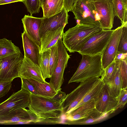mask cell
Listing matches in <instances>:
<instances>
[{
	"mask_svg": "<svg viewBox=\"0 0 127 127\" xmlns=\"http://www.w3.org/2000/svg\"><path fill=\"white\" fill-rule=\"evenodd\" d=\"M19 75L20 78H32L43 83L46 82L39 66L24 56L20 69Z\"/></svg>",
	"mask_w": 127,
	"mask_h": 127,
	"instance_id": "17",
	"label": "cell"
},
{
	"mask_svg": "<svg viewBox=\"0 0 127 127\" xmlns=\"http://www.w3.org/2000/svg\"><path fill=\"white\" fill-rule=\"evenodd\" d=\"M104 84L103 81L100 78L92 89L77 105L72 110L77 108L83 104L91 100H96Z\"/></svg>",
	"mask_w": 127,
	"mask_h": 127,
	"instance_id": "23",
	"label": "cell"
},
{
	"mask_svg": "<svg viewBox=\"0 0 127 127\" xmlns=\"http://www.w3.org/2000/svg\"></svg>",
	"mask_w": 127,
	"mask_h": 127,
	"instance_id": "42",
	"label": "cell"
},
{
	"mask_svg": "<svg viewBox=\"0 0 127 127\" xmlns=\"http://www.w3.org/2000/svg\"><path fill=\"white\" fill-rule=\"evenodd\" d=\"M42 18L25 15L22 19L24 31L29 37L40 47L41 40L39 36V30Z\"/></svg>",
	"mask_w": 127,
	"mask_h": 127,
	"instance_id": "16",
	"label": "cell"
},
{
	"mask_svg": "<svg viewBox=\"0 0 127 127\" xmlns=\"http://www.w3.org/2000/svg\"><path fill=\"white\" fill-rule=\"evenodd\" d=\"M114 31L103 29L91 37L78 53L81 55L91 56L101 53Z\"/></svg>",
	"mask_w": 127,
	"mask_h": 127,
	"instance_id": "8",
	"label": "cell"
},
{
	"mask_svg": "<svg viewBox=\"0 0 127 127\" xmlns=\"http://www.w3.org/2000/svg\"><path fill=\"white\" fill-rule=\"evenodd\" d=\"M79 0H64V7L68 12L70 11L72 7Z\"/></svg>",
	"mask_w": 127,
	"mask_h": 127,
	"instance_id": "36",
	"label": "cell"
},
{
	"mask_svg": "<svg viewBox=\"0 0 127 127\" xmlns=\"http://www.w3.org/2000/svg\"><path fill=\"white\" fill-rule=\"evenodd\" d=\"M127 59L120 60V67L122 89L127 88Z\"/></svg>",
	"mask_w": 127,
	"mask_h": 127,
	"instance_id": "31",
	"label": "cell"
},
{
	"mask_svg": "<svg viewBox=\"0 0 127 127\" xmlns=\"http://www.w3.org/2000/svg\"><path fill=\"white\" fill-rule=\"evenodd\" d=\"M22 37L24 56L39 66L40 47L29 37L24 31L22 33Z\"/></svg>",
	"mask_w": 127,
	"mask_h": 127,
	"instance_id": "18",
	"label": "cell"
},
{
	"mask_svg": "<svg viewBox=\"0 0 127 127\" xmlns=\"http://www.w3.org/2000/svg\"><path fill=\"white\" fill-rule=\"evenodd\" d=\"M127 88L122 89L117 99L115 111L124 107L127 102Z\"/></svg>",
	"mask_w": 127,
	"mask_h": 127,
	"instance_id": "33",
	"label": "cell"
},
{
	"mask_svg": "<svg viewBox=\"0 0 127 127\" xmlns=\"http://www.w3.org/2000/svg\"><path fill=\"white\" fill-rule=\"evenodd\" d=\"M121 35L120 39L118 53H127V22L123 24Z\"/></svg>",
	"mask_w": 127,
	"mask_h": 127,
	"instance_id": "27",
	"label": "cell"
},
{
	"mask_svg": "<svg viewBox=\"0 0 127 127\" xmlns=\"http://www.w3.org/2000/svg\"><path fill=\"white\" fill-rule=\"evenodd\" d=\"M102 29L96 26L77 24L63 33L62 42L70 53L78 52L91 37Z\"/></svg>",
	"mask_w": 127,
	"mask_h": 127,
	"instance_id": "1",
	"label": "cell"
},
{
	"mask_svg": "<svg viewBox=\"0 0 127 127\" xmlns=\"http://www.w3.org/2000/svg\"><path fill=\"white\" fill-rule=\"evenodd\" d=\"M41 7L43 17L48 18L61 12L64 7V0H45Z\"/></svg>",
	"mask_w": 127,
	"mask_h": 127,
	"instance_id": "20",
	"label": "cell"
},
{
	"mask_svg": "<svg viewBox=\"0 0 127 127\" xmlns=\"http://www.w3.org/2000/svg\"><path fill=\"white\" fill-rule=\"evenodd\" d=\"M122 25L115 30L101 53L102 70L114 62L118 53L120 39L121 35Z\"/></svg>",
	"mask_w": 127,
	"mask_h": 127,
	"instance_id": "11",
	"label": "cell"
},
{
	"mask_svg": "<svg viewBox=\"0 0 127 127\" xmlns=\"http://www.w3.org/2000/svg\"><path fill=\"white\" fill-rule=\"evenodd\" d=\"M11 82L0 80V98L5 96L9 91L11 87Z\"/></svg>",
	"mask_w": 127,
	"mask_h": 127,
	"instance_id": "35",
	"label": "cell"
},
{
	"mask_svg": "<svg viewBox=\"0 0 127 127\" xmlns=\"http://www.w3.org/2000/svg\"><path fill=\"white\" fill-rule=\"evenodd\" d=\"M116 61L115 60L102 70L100 78L103 81L105 84H107L111 79L116 68Z\"/></svg>",
	"mask_w": 127,
	"mask_h": 127,
	"instance_id": "29",
	"label": "cell"
},
{
	"mask_svg": "<svg viewBox=\"0 0 127 127\" xmlns=\"http://www.w3.org/2000/svg\"><path fill=\"white\" fill-rule=\"evenodd\" d=\"M115 15L120 20L122 24L127 22V9L122 0H112Z\"/></svg>",
	"mask_w": 127,
	"mask_h": 127,
	"instance_id": "26",
	"label": "cell"
},
{
	"mask_svg": "<svg viewBox=\"0 0 127 127\" xmlns=\"http://www.w3.org/2000/svg\"><path fill=\"white\" fill-rule=\"evenodd\" d=\"M70 11L73 13L77 24L95 25L100 27L96 17V13L89 0H79Z\"/></svg>",
	"mask_w": 127,
	"mask_h": 127,
	"instance_id": "10",
	"label": "cell"
},
{
	"mask_svg": "<svg viewBox=\"0 0 127 127\" xmlns=\"http://www.w3.org/2000/svg\"><path fill=\"white\" fill-rule=\"evenodd\" d=\"M42 17L39 30L41 40L50 32L64 27L68 23V12L64 7L61 12L52 16L48 18Z\"/></svg>",
	"mask_w": 127,
	"mask_h": 127,
	"instance_id": "12",
	"label": "cell"
},
{
	"mask_svg": "<svg viewBox=\"0 0 127 127\" xmlns=\"http://www.w3.org/2000/svg\"><path fill=\"white\" fill-rule=\"evenodd\" d=\"M30 94L31 101L28 107L29 109L44 119L59 118V113H62L61 102Z\"/></svg>",
	"mask_w": 127,
	"mask_h": 127,
	"instance_id": "3",
	"label": "cell"
},
{
	"mask_svg": "<svg viewBox=\"0 0 127 127\" xmlns=\"http://www.w3.org/2000/svg\"><path fill=\"white\" fill-rule=\"evenodd\" d=\"M115 60L116 66L112 76L107 84L110 95L117 100L122 89V83L120 74V60Z\"/></svg>",
	"mask_w": 127,
	"mask_h": 127,
	"instance_id": "19",
	"label": "cell"
},
{
	"mask_svg": "<svg viewBox=\"0 0 127 127\" xmlns=\"http://www.w3.org/2000/svg\"><path fill=\"white\" fill-rule=\"evenodd\" d=\"M127 53L124 54L121 53H117L115 60H119L127 59Z\"/></svg>",
	"mask_w": 127,
	"mask_h": 127,
	"instance_id": "39",
	"label": "cell"
},
{
	"mask_svg": "<svg viewBox=\"0 0 127 127\" xmlns=\"http://www.w3.org/2000/svg\"><path fill=\"white\" fill-rule=\"evenodd\" d=\"M49 73L50 76L53 72L58 61V54L57 43L50 48Z\"/></svg>",
	"mask_w": 127,
	"mask_h": 127,
	"instance_id": "28",
	"label": "cell"
},
{
	"mask_svg": "<svg viewBox=\"0 0 127 127\" xmlns=\"http://www.w3.org/2000/svg\"><path fill=\"white\" fill-rule=\"evenodd\" d=\"M57 43L58 59L56 65L50 77L49 83L57 92L61 90V87L64 81V73L68 61L70 58L62 42V37H60Z\"/></svg>",
	"mask_w": 127,
	"mask_h": 127,
	"instance_id": "6",
	"label": "cell"
},
{
	"mask_svg": "<svg viewBox=\"0 0 127 127\" xmlns=\"http://www.w3.org/2000/svg\"><path fill=\"white\" fill-rule=\"evenodd\" d=\"M25 0H0V5L19 1L23 2Z\"/></svg>",
	"mask_w": 127,
	"mask_h": 127,
	"instance_id": "38",
	"label": "cell"
},
{
	"mask_svg": "<svg viewBox=\"0 0 127 127\" xmlns=\"http://www.w3.org/2000/svg\"><path fill=\"white\" fill-rule=\"evenodd\" d=\"M89 0L98 14L100 27L111 30L115 16L112 0Z\"/></svg>",
	"mask_w": 127,
	"mask_h": 127,
	"instance_id": "9",
	"label": "cell"
},
{
	"mask_svg": "<svg viewBox=\"0 0 127 127\" xmlns=\"http://www.w3.org/2000/svg\"><path fill=\"white\" fill-rule=\"evenodd\" d=\"M117 101L116 99L110 95L107 86L105 84L95 101V108L100 113H111L115 111Z\"/></svg>",
	"mask_w": 127,
	"mask_h": 127,
	"instance_id": "15",
	"label": "cell"
},
{
	"mask_svg": "<svg viewBox=\"0 0 127 127\" xmlns=\"http://www.w3.org/2000/svg\"><path fill=\"white\" fill-rule=\"evenodd\" d=\"M30 101V93L21 88L20 90L13 93L7 99L0 103V118L17 110L28 107Z\"/></svg>",
	"mask_w": 127,
	"mask_h": 127,
	"instance_id": "7",
	"label": "cell"
},
{
	"mask_svg": "<svg viewBox=\"0 0 127 127\" xmlns=\"http://www.w3.org/2000/svg\"><path fill=\"white\" fill-rule=\"evenodd\" d=\"M26 79L34 86L38 95L51 98L57 93L49 83H43L32 78Z\"/></svg>",
	"mask_w": 127,
	"mask_h": 127,
	"instance_id": "21",
	"label": "cell"
},
{
	"mask_svg": "<svg viewBox=\"0 0 127 127\" xmlns=\"http://www.w3.org/2000/svg\"><path fill=\"white\" fill-rule=\"evenodd\" d=\"M50 48L45 50L40 53L39 67L43 78H50L49 60Z\"/></svg>",
	"mask_w": 127,
	"mask_h": 127,
	"instance_id": "25",
	"label": "cell"
},
{
	"mask_svg": "<svg viewBox=\"0 0 127 127\" xmlns=\"http://www.w3.org/2000/svg\"><path fill=\"white\" fill-rule=\"evenodd\" d=\"M24 56L21 52L0 58V80L12 82L19 77V72Z\"/></svg>",
	"mask_w": 127,
	"mask_h": 127,
	"instance_id": "5",
	"label": "cell"
},
{
	"mask_svg": "<svg viewBox=\"0 0 127 127\" xmlns=\"http://www.w3.org/2000/svg\"><path fill=\"white\" fill-rule=\"evenodd\" d=\"M44 119L41 118L30 109L22 108L16 110L7 115L0 118V124H14L19 123L42 122Z\"/></svg>",
	"mask_w": 127,
	"mask_h": 127,
	"instance_id": "13",
	"label": "cell"
},
{
	"mask_svg": "<svg viewBox=\"0 0 127 127\" xmlns=\"http://www.w3.org/2000/svg\"><path fill=\"white\" fill-rule=\"evenodd\" d=\"M21 80V88L26 90L30 94L38 95L33 85L27 79L23 78H20Z\"/></svg>",
	"mask_w": 127,
	"mask_h": 127,
	"instance_id": "34",
	"label": "cell"
},
{
	"mask_svg": "<svg viewBox=\"0 0 127 127\" xmlns=\"http://www.w3.org/2000/svg\"><path fill=\"white\" fill-rule=\"evenodd\" d=\"M100 78L98 77H94L80 82L77 88L66 95L61 102L62 113L66 115L76 107Z\"/></svg>",
	"mask_w": 127,
	"mask_h": 127,
	"instance_id": "4",
	"label": "cell"
},
{
	"mask_svg": "<svg viewBox=\"0 0 127 127\" xmlns=\"http://www.w3.org/2000/svg\"><path fill=\"white\" fill-rule=\"evenodd\" d=\"M31 15L38 13L41 5L40 0H25L23 2Z\"/></svg>",
	"mask_w": 127,
	"mask_h": 127,
	"instance_id": "30",
	"label": "cell"
},
{
	"mask_svg": "<svg viewBox=\"0 0 127 127\" xmlns=\"http://www.w3.org/2000/svg\"><path fill=\"white\" fill-rule=\"evenodd\" d=\"M95 101L93 100L83 104L77 108L71 111L67 114L66 119L74 121L90 117H97L103 114L98 111L95 106Z\"/></svg>",
	"mask_w": 127,
	"mask_h": 127,
	"instance_id": "14",
	"label": "cell"
},
{
	"mask_svg": "<svg viewBox=\"0 0 127 127\" xmlns=\"http://www.w3.org/2000/svg\"><path fill=\"white\" fill-rule=\"evenodd\" d=\"M41 6L42 3L45 0H40Z\"/></svg>",
	"mask_w": 127,
	"mask_h": 127,
	"instance_id": "41",
	"label": "cell"
},
{
	"mask_svg": "<svg viewBox=\"0 0 127 127\" xmlns=\"http://www.w3.org/2000/svg\"><path fill=\"white\" fill-rule=\"evenodd\" d=\"M125 8L127 9V0H122Z\"/></svg>",
	"mask_w": 127,
	"mask_h": 127,
	"instance_id": "40",
	"label": "cell"
},
{
	"mask_svg": "<svg viewBox=\"0 0 127 127\" xmlns=\"http://www.w3.org/2000/svg\"><path fill=\"white\" fill-rule=\"evenodd\" d=\"M110 113H105L100 116L90 117L87 118L80 119L77 123L79 124H86L95 123L103 120L107 118Z\"/></svg>",
	"mask_w": 127,
	"mask_h": 127,
	"instance_id": "32",
	"label": "cell"
},
{
	"mask_svg": "<svg viewBox=\"0 0 127 127\" xmlns=\"http://www.w3.org/2000/svg\"><path fill=\"white\" fill-rule=\"evenodd\" d=\"M81 55L82 59L79 65L68 84L83 82L90 78L101 75V53L91 56Z\"/></svg>",
	"mask_w": 127,
	"mask_h": 127,
	"instance_id": "2",
	"label": "cell"
},
{
	"mask_svg": "<svg viewBox=\"0 0 127 127\" xmlns=\"http://www.w3.org/2000/svg\"><path fill=\"white\" fill-rule=\"evenodd\" d=\"M60 90L57 92V93L51 99L52 100L58 102H61L65 97L66 95L65 92Z\"/></svg>",
	"mask_w": 127,
	"mask_h": 127,
	"instance_id": "37",
	"label": "cell"
},
{
	"mask_svg": "<svg viewBox=\"0 0 127 127\" xmlns=\"http://www.w3.org/2000/svg\"><path fill=\"white\" fill-rule=\"evenodd\" d=\"M20 52L19 48L11 40L5 38L0 39V59Z\"/></svg>",
	"mask_w": 127,
	"mask_h": 127,
	"instance_id": "24",
	"label": "cell"
},
{
	"mask_svg": "<svg viewBox=\"0 0 127 127\" xmlns=\"http://www.w3.org/2000/svg\"><path fill=\"white\" fill-rule=\"evenodd\" d=\"M64 28H61L50 32L41 40L40 53L56 43L59 38L62 37Z\"/></svg>",
	"mask_w": 127,
	"mask_h": 127,
	"instance_id": "22",
	"label": "cell"
}]
</instances>
